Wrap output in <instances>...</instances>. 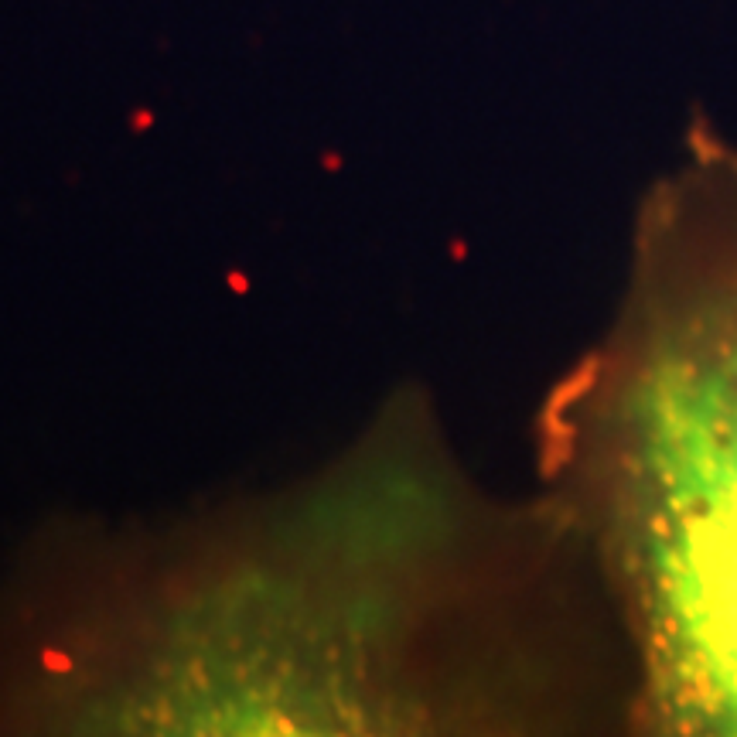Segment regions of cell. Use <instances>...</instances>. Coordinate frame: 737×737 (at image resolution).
Returning <instances> with one entry per match:
<instances>
[{"label":"cell","mask_w":737,"mask_h":737,"mask_svg":"<svg viewBox=\"0 0 737 737\" xmlns=\"http://www.w3.org/2000/svg\"><path fill=\"white\" fill-rule=\"evenodd\" d=\"M557 509L639 673V734L737 737V151L642 198L621 308L546 417Z\"/></svg>","instance_id":"cell-1"}]
</instances>
